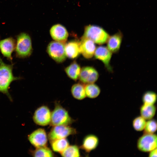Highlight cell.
Segmentation results:
<instances>
[{
	"mask_svg": "<svg viewBox=\"0 0 157 157\" xmlns=\"http://www.w3.org/2000/svg\"><path fill=\"white\" fill-rule=\"evenodd\" d=\"M157 148H156L150 151L149 154L148 156L149 157H157Z\"/></svg>",
	"mask_w": 157,
	"mask_h": 157,
	"instance_id": "83f0119b",
	"label": "cell"
},
{
	"mask_svg": "<svg viewBox=\"0 0 157 157\" xmlns=\"http://www.w3.org/2000/svg\"><path fill=\"white\" fill-rule=\"evenodd\" d=\"M50 34L52 38L55 41L65 43L68 36L66 28L60 24L53 26L50 30Z\"/></svg>",
	"mask_w": 157,
	"mask_h": 157,
	"instance_id": "5bb4252c",
	"label": "cell"
},
{
	"mask_svg": "<svg viewBox=\"0 0 157 157\" xmlns=\"http://www.w3.org/2000/svg\"><path fill=\"white\" fill-rule=\"evenodd\" d=\"M144 130V133H154L157 130L156 120L152 119L148 120Z\"/></svg>",
	"mask_w": 157,
	"mask_h": 157,
	"instance_id": "4316f807",
	"label": "cell"
},
{
	"mask_svg": "<svg viewBox=\"0 0 157 157\" xmlns=\"http://www.w3.org/2000/svg\"><path fill=\"white\" fill-rule=\"evenodd\" d=\"M28 138L30 143L36 148L47 146L48 138L43 129L35 130L29 135Z\"/></svg>",
	"mask_w": 157,
	"mask_h": 157,
	"instance_id": "30bf717a",
	"label": "cell"
},
{
	"mask_svg": "<svg viewBox=\"0 0 157 157\" xmlns=\"http://www.w3.org/2000/svg\"><path fill=\"white\" fill-rule=\"evenodd\" d=\"M81 68L80 65L74 61L65 69L68 76L74 81H76L79 78Z\"/></svg>",
	"mask_w": 157,
	"mask_h": 157,
	"instance_id": "d6986e66",
	"label": "cell"
},
{
	"mask_svg": "<svg viewBox=\"0 0 157 157\" xmlns=\"http://www.w3.org/2000/svg\"><path fill=\"white\" fill-rule=\"evenodd\" d=\"M71 94L76 99L81 100L86 97L85 86L80 83H77L73 85L71 89Z\"/></svg>",
	"mask_w": 157,
	"mask_h": 157,
	"instance_id": "ffe728a7",
	"label": "cell"
},
{
	"mask_svg": "<svg viewBox=\"0 0 157 157\" xmlns=\"http://www.w3.org/2000/svg\"><path fill=\"white\" fill-rule=\"evenodd\" d=\"M51 112L47 106H42L35 111L33 117L34 122L41 126L49 124L51 120Z\"/></svg>",
	"mask_w": 157,
	"mask_h": 157,
	"instance_id": "ba28073f",
	"label": "cell"
},
{
	"mask_svg": "<svg viewBox=\"0 0 157 157\" xmlns=\"http://www.w3.org/2000/svg\"><path fill=\"white\" fill-rule=\"evenodd\" d=\"M110 35L102 28L99 26L89 25L85 27L82 37L89 39L99 45L106 43Z\"/></svg>",
	"mask_w": 157,
	"mask_h": 157,
	"instance_id": "277c9868",
	"label": "cell"
},
{
	"mask_svg": "<svg viewBox=\"0 0 157 157\" xmlns=\"http://www.w3.org/2000/svg\"><path fill=\"white\" fill-rule=\"evenodd\" d=\"M156 109L154 104H143L140 108V116L146 120L151 119L155 115Z\"/></svg>",
	"mask_w": 157,
	"mask_h": 157,
	"instance_id": "ac0fdd59",
	"label": "cell"
},
{
	"mask_svg": "<svg viewBox=\"0 0 157 157\" xmlns=\"http://www.w3.org/2000/svg\"><path fill=\"white\" fill-rule=\"evenodd\" d=\"M15 47L17 57L25 58L30 56L33 51L31 37L27 33L22 32L17 36Z\"/></svg>",
	"mask_w": 157,
	"mask_h": 157,
	"instance_id": "7a4b0ae2",
	"label": "cell"
},
{
	"mask_svg": "<svg viewBox=\"0 0 157 157\" xmlns=\"http://www.w3.org/2000/svg\"><path fill=\"white\" fill-rule=\"evenodd\" d=\"M47 51L50 57L58 63H62L66 59L64 43L51 41L48 44Z\"/></svg>",
	"mask_w": 157,
	"mask_h": 157,
	"instance_id": "5b68a950",
	"label": "cell"
},
{
	"mask_svg": "<svg viewBox=\"0 0 157 157\" xmlns=\"http://www.w3.org/2000/svg\"><path fill=\"white\" fill-rule=\"evenodd\" d=\"M63 157H80L79 148L76 145H69L62 152L60 153Z\"/></svg>",
	"mask_w": 157,
	"mask_h": 157,
	"instance_id": "603a6c76",
	"label": "cell"
},
{
	"mask_svg": "<svg viewBox=\"0 0 157 157\" xmlns=\"http://www.w3.org/2000/svg\"><path fill=\"white\" fill-rule=\"evenodd\" d=\"M122 38V34L120 32L109 36L106 42V47L112 53H117L119 51Z\"/></svg>",
	"mask_w": 157,
	"mask_h": 157,
	"instance_id": "9a60e30c",
	"label": "cell"
},
{
	"mask_svg": "<svg viewBox=\"0 0 157 157\" xmlns=\"http://www.w3.org/2000/svg\"><path fill=\"white\" fill-rule=\"evenodd\" d=\"M146 120L141 116L135 118L132 122V125L136 131H140L144 130L146 124Z\"/></svg>",
	"mask_w": 157,
	"mask_h": 157,
	"instance_id": "484cf974",
	"label": "cell"
},
{
	"mask_svg": "<svg viewBox=\"0 0 157 157\" xmlns=\"http://www.w3.org/2000/svg\"><path fill=\"white\" fill-rule=\"evenodd\" d=\"M157 99L156 93L152 91H147L143 95L142 101L143 104L154 105L156 103Z\"/></svg>",
	"mask_w": 157,
	"mask_h": 157,
	"instance_id": "d4e9b609",
	"label": "cell"
},
{
	"mask_svg": "<svg viewBox=\"0 0 157 157\" xmlns=\"http://www.w3.org/2000/svg\"><path fill=\"white\" fill-rule=\"evenodd\" d=\"M112 53L106 47L100 46L96 48L94 54L95 58L101 61L106 69L110 72H113L110 64Z\"/></svg>",
	"mask_w": 157,
	"mask_h": 157,
	"instance_id": "9c48e42d",
	"label": "cell"
},
{
	"mask_svg": "<svg viewBox=\"0 0 157 157\" xmlns=\"http://www.w3.org/2000/svg\"><path fill=\"white\" fill-rule=\"evenodd\" d=\"M99 143V139L97 136L92 134H89L84 137L80 147L86 152L89 153L97 148Z\"/></svg>",
	"mask_w": 157,
	"mask_h": 157,
	"instance_id": "2e32d148",
	"label": "cell"
},
{
	"mask_svg": "<svg viewBox=\"0 0 157 157\" xmlns=\"http://www.w3.org/2000/svg\"><path fill=\"white\" fill-rule=\"evenodd\" d=\"M66 56L69 58L74 59L80 54L79 42L75 41L69 42L65 44Z\"/></svg>",
	"mask_w": 157,
	"mask_h": 157,
	"instance_id": "e0dca14e",
	"label": "cell"
},
{
	"mask_svg": "<svg viewBox=\"0 0 157 157\" xmlns=\"http://www.w3.org/2000/svg\"><path fill=\"white\" fill-rule=\"evenodd\" d=\"M16 42L12 37L0 40V51L3 56L12 61V53L15 49Z\"/></svg>",
	"mask_w": 157,
	"mask_h": 157,
	"instance_id": "4fadbf2b",
	"label": "cell"
},
{
	"mask_svg": "<svg viewBox=\"0 0 157 157\" xmlns=\"http://www.w3.org/2000/svg\"><path fill=\"white\" fill-rule=\"evenodd\" d=\"M157 138L156 134L144 133L138 139L137 146L140 151L149 152L157 148Z\"/></svg>",
	"mask_w": 157,
	"mask_h": 157,
	"instance_id": "52a82bcc",
	"label": "cell"
},
{
	"mask_svg": "<svg viewBox=\"0 0 157 157\" xmlns=\"http://www.w3.org/2000/svg\"><path fill=\"white\" fill-rule=\"evenodd\" d=\"M85 89L86 96L91 99L96 98L101 92L99 87L94 83L87 84Z\"/></svg>",
	"mask_w": 157,
	"mask_h": 157,
	"instance_id": "7402d4cb",
	"label": "cell"
},
{
	"mask_svg": "<svg viewBox=\"0 0 157 157\" xmlns=\"http://www.w3.org/2000/svg\"><path fill=\"white\" fill-rule=\"evenodd\" d=\"M99 74L92 67L86 66L81 69L79 78L82 83L86 84L94 83L98 80Z\"/></svg>",
	"mask_w": 157,
	"mask_h": 157,
	"instance_id": "8fae6325",
	"label": "cell"
},
{
	"mask_svg": "<svg viewBox=\"0 0 157 157\" xmlns=\"http://www.w3.org/2000/svg\"><path fill=\"white\" fill-rule=\"evenodd\" d=\"M50 143L53 150L60 154L69 145L68 141L66 138L56 139Z\"/></svg>",
	"mask_w": 157,
	"mask_h": 157,
	"instance_id": "44dd1931",
	"label": "cell"
},
{
	"mask_svg": "<svg viewBox=\"0 0 157 157\" xmlns=\"http://www.w3.org/2000/svg\"><path fill=\"white\" fill-rule=\"evenodd\" d=\"M79 42L80 53L86 58H92L96 48L95 43L91 40L83 37Z\"/></svg>",
	"mask_w": 157,
	"mask_h": 157,
	"instance_id": "7c38bea8",
	"label": "cell"
},
{
	"mask_svg": "<svg viewBox=\"0 0 157 157\" xmlns=\"http://www.w3.org/2000/svg\"><path fill=\"white\" fill-rule=\"evenodd\" d=\"M74 120L70 116L68 111L61 105L56 104L55 108L51 112L50 125L52 126H69Z\"/></svg>",
	"mask_w": 157,
	"mask_h": 157,
	"instance_id": "3957f363",
	"label": "cell"
},
{
	"mask_svg": "<svg viewBox=\"0 0 157 157\" xmlns=\"http://www.w3.org/2000/svg\"><path fill=\"white\" fill-rule=\"evenodd\" d=\"M76 129L69 126L60 125L53 126L48 135L50 142L55 140L66 138L68 136L76 134Z\"/></svg>",
	"mask_w": 157,
	"mask_h": 157,
	"instance_id": "8992f818",
	"label": "cell"
},
{
	"mask_svg": "<svg viewBox=\"0 0 157 157\" xmlns=\"http://www.w3.org/2000/svg\"><path fill=\"white\" fill-rule=\"evenodd\" d=\"M13 66L12 64L5 63L0 56V92L6 94L10 99L8 91L9 86L13 81L20 79L14 76Z\"/></svg>",
	"mask_w": 157,
	"mask_h": 157,
	"instance_id": "6da1fadb",
	"label": "cell"
},
{
	"mask_svg": "<svg viewBox=\"0 0 157 157\" xmlns=\"http://www.w3.org/2000/svg\"><path fill=\"white\" fill-rule=\"evenodd\" d=\"M34 157H53L54 154L51 150L47 146L36 148L32 153Z\"/></svg>",
	"mask_w": 157,
	"mask_h": 157,
	"instance_id": "cb8c5ba5",
	"label": "cell"
}]
</instances>
